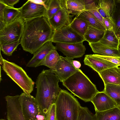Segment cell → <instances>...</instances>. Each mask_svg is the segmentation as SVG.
Wrapping results in <instances>:
<instances>
[{"label":"cell","mask_w":120,"mask_h":120,"mask_svg":"<svg viewBox=\"0 0 120 120\" xmlns=\"http://www.w3.org/2000/svg\"><path fill=\"white\" fill-rule=\"evenodd\" d=\"M53 32L44 16L25 21L20 44L24 51L34 54L46 42L51 40Z\"/></svg>","instance_id":"obj_1"},{"label":"cell","mask_w":120,"mask_h":120,"mask_svg":"<svg viewBox=\"0 0 120 120\" xmlns=\"http://www.w3.org/2000/svg\"><path fill=\"white\" fill-rule=\"evenodd\" d=\"M59 80L50 69H43L37 78L36 82L37 92L35 98L44 114L56 102L61 89L58 84Z\"/></svg>","instance_id":"obj_2"},{"label":"cell","mask_w":120,"mask_h":120,"mask_svg":"<svg viewBox=\"0 0 120 120\" xmlns=\"http://www.w3.org/2000/svg\"><path fill=\"white\" fill-rule=\"evenodd\" d=\"M62 83L75 96L85 102L90 101L99 92L95 85L79 69Z\"/></svg>","instance_id":"obj_3"},{"label":"cell","mask_w":120,"mask_h":120,"mask_svg":"<svg viewBox=\"0 0 120 120\" xmlns=\"http://www.w3.org/2000/svg\"><path fill=\"white\" fill-rule=\"evenodd\" d=\"M56 120H78L81 106L77 100L61 89L55 103Z\"/></svg>","instance_id":"obj_4"},{"label":"cell","mask_w":120,"mask_h":120,"mask_svg":"<svg viewBox=\"0 0 120 120\" xmlns=\"http://www.w3.org/2000/svg\"><path fill=\"white\" fill-rule=\"evenodd\" d=\"M4 71L23 91L30 94L33 91L34 83L21 67L4 59L0 63Z\"/></svg>","instance_id":"obj_5"},{"label":"cell","mask_w":120,"mask_h":120,"mask_svg":"<svg viewBox=\"0 0 120 120\" xmlns=\"http://www.w3.org/2000/svg\"><path fill=\"white\" fill-rule=\"evenodd\" d=\"M25 21L21 18L0 29V45L19 40L23 31Z\"/></svg>","instance_id":"obj_6"},{"label":"cell","mask_w":120,"mask_h":120,"mask_svg":"<svg viewBox=\"0 0 120 120\" xmlns=\"http://www.w3.org/2000/svg\"><path fill=\"white\" fill-rule=\"evenodd\" d=\"M23 113L26 120H39L44 114L41 111L35 98L24 93L20 95Z\"/></svg>","instance_id":"obj_7"},{"label":"cell","mask_w":120,"mask_h":120,"mask_svg":"<svg viewBox=\"0 0 120 120\" xmlns=\"http://www.w3.org/2000/svg\"><path fill=\"white\" fill-rule=\"evenodd\" d=\"M55 43H76L83 42L85 41L84 37L80 35L70 25L54 30L51 40Z\"/></svg>","instance_id":"obj_8"},{"label":"cell","mask_w":120,"mask_h":120,"mask_svg":"<svg viewBox=\"0 0 120 120\" xmlns=\"http://www.w3.org/2000/svg\"><path fill=\"white\" fill-rule=\"evenodd\" d=\"M7 102L8 120H26L22 109L20 95L7 96L5 98Z\"/></svg>","instance_id":"obj_9"},{"label":"cell","mask_w":120,"mask_h":120,"mask_svg":"<svg viewBox=\"0 0 120 120\" xmlns=\"http://www.w3.org/2000/svg\"><path fill=\"white\" fill-rule=\"evenodd\" d=\"M18 9L20 18L25 22L44 16L47 10L44 6L34 3L29 0Z\"/></svg>","instance_id":"obj_10"},{"label":"cell","mask_w":120,"mask_h":120,"mask_svg":"<svg viewBox=\"0 0 120 120\" xmlns=\"http://www.w3.org/2000/svg\"><path fill=\"white\" fill-rule=\"evenodd\" d=\"M67 57L60 56V59L56 65L53 72L60 81H64L76 72L78 70L73 65L72 60Z\"/></svg>","instance_id":"obj_11"},{"label":"cell","mask_w":120,"mask_h":120,"mask_svg":"<svg viewBox=\"0 0 120 120\" xmlns=\"http://www.w3.org/2000/svg\"><path fill=\"white\" fill-rule=\"evenodd\" d=\"M57 50L71 60L82 57L85 54L86 48L83 42L76 43H57Z\"/></svg>","instance_id":"obj_12"},{"label":"cell","mask_w":120,"mask_h":120,"mask_svg":"<svg viewBox=\"0 0 120 120\" xmlns=\"http://www.w3.org/2000/svg\"><path fill=\"white\" fill-rule=\"evenodd\" d=\"M61 8L51 19L48 20L52 29L56 30L64 26L70 25L74 15H71L64 5L62 0H60Z\"/></svg>","instance_id":"obj_13"},{"label":"cell","mask_w":120,"mask_h":120,"mask_svg":"<svg viewBox=\"0 0 120 120\" xmlns=\"http://www.w3.org/2000/svg\"><path fill=\"white\" fill-rule=\"evenodd\" d=\"M84 64L92 68L98 73L117 65L100 57L98 55L87 54L85 56Z\"/></svg>","instance_id":"obj_14"},{"label":"cell","mask_w":120,"mask_h":120,"mask_svg":"<svg viewBox=\"0 0 120 120\" xmlns=\"http://www.w3.org/2000/svg\"><path fill=\"white\" fill-rule=\"evenodd\" d=\"M90 101L94 105L95 111H103L118 106L116 102L103 91L97 93Z\"/></svg>","instance_id":"obj_15"},{"label":"cell","mask_w":120,"mask_h":120,"mask_svg":"<svg viewBox=\"0 0 120 120\" xmlns=\"http://www.w3.org/2000/svg\"><path fill=\"white\" fill-rule=\"evenodd\" d=\"M51 40L44 44L34 54L32 58L26 65V67H36L39 65L46 56L51 51L56 50V46L52 43Z\"/></svg>","instance_id":"obj_16"},{"label":"cell","mask_w":120,"mask_h":120,"mask_svg":"<svg viewBox=\"0 0 120 120\" xmlns=\"http://www.w3.org/2000/svg\"><path fill=\"white\" fill-rule=\"evenodd\" d=\"M104 85L107 84H120V71L118 67L111 68L98 73Z\"/></svg>","instance_id":"obj_17"},{"label":"cell","mask_w":120,"mask_h":120,"mask_svg":"<svg viewBox=\"0 0 120 120\" xmlns=\"http://www.w3.org/2000/svg\"><path fill=\"white\" fill-rule=\"evenodd\" d=\"M89 44L95 54L102 56L120 57V52L118 49L109 47L99 41L89 43Z\"/></svg>","instance_id":"obj_18"},{"label":"cell","mask_w":120,"mask_h":120,"mask_svg":"<svg viewBox=\"0 0 120 120\" xmlns=\"http://www.w3.org/2000/svg\"><path fill=\"white\" fill-rule=\"evenodd\" d=\"M70 14L78 15L85 10L84 0H62Z\"/></svg>","instance_id":"obj_19"},{"label":"cell","mask_w":120,"mask_h":120,"mask_svg":"<svg viewBox=\"0 0 120 120\" xmlns=\"http://www.w3.org/2000/svg\"><path fill=\"white\" fill-rule=\"evenodd\" d=\"M95 111L96 120H120L119 106L103 111Z\"/></svg>","instance_id":"obj_20"},{"label":"cell","mask_w":120,"mask_h":120,"mask_svg":"<svg viewBox=\"0 0 120 120\" xmlns=\"http://www.w3.org/2000/svg\"><path fill=\"white\" fill-rule=\"evenodd\" d=\"M106 46L118 49L119 39L114 31L106 30L101 39L99 41Z\"/></svg>","instance_id":"obj_21"},{"label":"cell","mask_w":120,"mask_h":120,"mask_svg":"<svg viewBox=\"0 0 120 120\" xmlns=\"http://www.w3.org/2000/svg\"><path fill=\"white\" fill-rule=\"evenodd\" d=\"M105 30L89 25L84 37L89 43L98 42L103 36Z\"/></svg>","instance_id":"obj_22"},{"label":"cell","mask_w":120,"mask_h":120,"mask_svg":"<svg viewBox=\"0 0 120 120\" xmlns=\"http://www.w3.org/2000/svg\"><path fill=\"white\" fill-rule=\"evenodd\" d=\"M20 18V13L18 8L6 6L4 11L3 21L5 25L10 24Z\"/></svg>","instance_id":"obj_23"},{"label":"cell","mask_w":120,"mask_h":120,"mask_svg":"<svg viewBox=\"0 0 120 120\" xmlns=\"http://www.w3.org/2000/svg\"><path fill=\"white\" fill-rule=\"evenodd\" d=\"M116 1L112 0H100L98 1V3L99 7L104 12L108 17L113 18L116 9Z\"/></svg>","instance_id":"obj_24"},{"label":"cell","mask_w":120,"mask_h":120,"mask_svg":"<svg viewBox=\"0 0 120 120\" xmlns=\"http://www.w3.org/2000/svg\"><path fill=\"white\" fill-rule=\"evenodd\" d=\"M116 103L120 105V85L107 84L105 85L104 91Z\"/></svg>","instance_id":"obj_25"},{"label":"cell","mask_w":120,"mask_h":120,"mask_svg":"<svg viewBox=\"0 0 120 120\" xmlns=\"http://www.w3.org/2000/svg\"><path fill=\"white\" fill-rule=\"evenodd\" d=\"M60 59V56L56 50H52L46 56L40 64L39 66H45L53 70Z\"/></svg>","instance_id":"obj_26"},{"label":"cell","mask_w":120,"mask_h":120,"mask_svg":"<svg viewBox=\"0 0 120 120\" xmlns=\"http://www.w3.org/2000/svg\"><path fill=\"white\" fill-rule=\"evenodd\" d=\"M75 17L85 20L88 22L89 25L102 30H106L103 24L88 11L85 10Z\"/></svg>","instance_id":"obj_27"},{"label":"cell","mask_w":120,"mask_h":120,"mask_svg":"<svg viewBox=\"0 0 120 120\" xmlns=\"http://www.w3.org/2000/svg\"><path fill=\"white\" fill-rule=\"evenodd\" d=\"M89 25L88 22L85 20L76 17L73 19L70 25L73 29L84 37Z\"/></svg>","instance_id":"obj_28"},{"label":"cell","mask_w":120,"mask_h":120,"mask_svg":"<svg viewBox=\"0 0 120 120\" xmlns=\"http://www.w3.org/2000/svg\"><path fill=\"white\" fill-rule=\"evenodd\" d=\"M98 1L84 0L85 10L90 12L104 25L103 18L98 11L99 7L98 4Z\"/></svg>","instance_id":"obj_29"},{"label":"cell","mask_w":120,"mask_h":120,"mask_svg":"<svg viewBox=\"0 0 120 120\" xmlns=\"http://www.w3.org/2000/svg\"><path fill=\"white\" fill-rule=\"evenodd\" d=\"M62 7L60 0H49L44 16L48 20L50 19Z\"/></svg>","instance_id":"obj_30"},{"label":"cell","mask_w":120,"mask_h":120,"mask_svg":"<svg viewBox=\"0 0 120 120\" xmlns=\"http://www.w3.org/2000/svg\"><path fill=\"white\" fill-rule=\"evenodd\" d=\"M20 44L19 40L8 44L0 45V50H1L3 53L5 55L10 56L12 55L14 51Z\"/></svg>","instance_id":"obj_31"},{"label":"cell","mask_w":120,"mask_h":120,"mask_svg":"<svg viewBox=\"0 0 120 120\" xmlns=\"http://www.w3.org/2000/svg\"><path fill=\"white\" fill-rule=\"evenodd\" d=\"M96 115L92 113L86 107L81 106L78 120H96Z\"/></svg>","instance_id":"obj_32"},{"label":"cell","mask_w":120,"mask_h":120,"mask_svg":"<svg viewBox=\"0 0 120 120\" xmlns=\"http://www.w3.org/2000/svg\"><path fill=\"white\" fill-rule=\"evenodd\" d=\"M103 21L104 25L106 30L115 32L116 23L113 18L112 17L103 18Z\"/></svg>","instance_id":"obj_33"},{"label":"cell","mask_w":120,"mask_h":120,"mask_svg":"<svg viewBox=\"0 0 120 120\" xmlns=\"http://www.w3.org/2000/svg\"><path fill=\"white\" fill-rule=\"evenodd\" d=\"M46 120H56V107L55 103L52 104L44 114Z\"/></svg>","instance_id":"obj_34"},{"label":"cell","mask_w":120,"mask_h":120,"mask_svg":"<svg viewBox=\"0 0 120 120\" xmlns=\"http://www.w3.org/2000/svg\"><path fill=\"white\" fill-rule=\"evenodd\" d=\"M98 55L101 58L120 66V57Z\"/></svg>","instance_id":"obj_35"},{"label":"cell","mask_w":120,"mask_h":120,"mask_svg":"<svg viewBox=\"0 0 120 120\" xmlns=\"http://www.w3.org/2000/svg\"><path fill=\"white\" fill-rule=\"evenodd\" d=\"M19 0H0V1L4 4L6 6L14 7V5L19 1Z\"/></svg>","instance_id":"obj_36"},{"label":"cell","mask_w":120,"mask_h":120,"mask_svg":"<svg viewBox=\"0 0 120 120\" xmlns=\"http://www.w3.org/2000/svg\"><path fill=\"white\" fill-rule=\"evenodd\" d=\"M31 2L35 4L44 6L47 9L49 0H29Z\"/></svg>","instance_id":"obj_37"},{"label":"cell","mask_w":120,"mask_h":120,"mask_svg":"<svg viewBox=\"0 0 120 120\" xmlns=\"http://www.w3.org/2000/svg\"><path fill=\"white\" fill-rule=\"evenodd\" d=\"M6 6L3 3L0 1V22H3L4 10Z\"/></svg>","instance_id":"obj_38"},{"label":"cell","mask_w":120,"mask_h":120,"mask_svg":"<svg viewBox=\"0 0 120 120\" xmlns=\"http://www.w3.org/2000/svg\"><path fill=\"white\" fill-rule=\"evenodd\" d=\"M115 20L116 23L115 32L116 35L120 30V16L118 17L116 20Z\"/></svg>","instance_id":"obj_39"},{"label":"cell","mask_w":120,"mask_h":120,"mask_svg":"<svg viewBox=\"0 0 120 120\" xmlns=\"http://www.w3.org/2000/svg\"><path fill=\"white\" fill-rule=\"evenodd\" d=\"M73 64L75 67L77 69H79L81 65L80 62L77 60H72Z\"/></svg>","instance_id":"obj_40"},{"label":"cell","mask_w":120,"mask_h":120,"mask_svg":"<svg viewBox=\"0 0 120 120\" xmlns=\"http://www.w3.org/2000/svg\"><path fill=\"white\" fill-rule=\"evenodd\" d=\"M39 120H46L44 114L41 117Z\"/></svg>","instance_id":"obj_41"},{"label":"cell","mask_w":120,"mask_h":120,"mask_svg":"<svg viewBox=\"0 0 120 120\" xmlns=\"http://www.w3.org/2000/svg\"><path fill=\"white\" fill-rule=\"evenodd\" d=\"M116 35L119 39H120V30L119 32Z\"/></svg>","instance_id":"obj_42"},{"label":"cell","mask_w":120,"mask_h":120,"mask_svg":"<svg viewBox=\"0 0 120 120\" xmlns=\"http://www.w3.org/2000/svg\"><path fill=\"white\" fill-rule=\"evenodd\" d=\"M118 49L120 52V43L118 46Z\"/></svg>","instance_id":"obj_43"},{"label":"cell","mask_w":120,"mask_h":120,"mask_svg":"<svg viewBox=\"0 0 120 120\" xmlns=\"http://www.w3.org/2000/svg\"><path fill=\"white\" fill-rule=\"evenodd\" d=\"M116 2H117L120 3V0H117Z\"/></svg>","instance_id":"obj_44"},{"label":"cell","mask_w":120,"mask_h":120,"mask_svg":"<svg viewBox=\"0 0 120 120\" xmlns=\"http://www.w3.org/2000/svg\"><path fill=\"white\" fill-rule=\"evenodd\" d=\"M0 120H6L4 119H0Z\"/></svg>","instance_id":"obj_45"},{"label":"cell","mask_w":120,"mask_h":120,"mask_svg":"<svg viewBox=\"0 0 120 120\" xmlns=\"http://www.w3.org/2000/svg\"><path fill=\"white\" fill-rule=\"evenodd\" d=\"M119 42L120 43V38L119 39Z\"/></svg>","instance_id":"obj_46"},{"label":"cell","mask_w":120,"mask_h":120,"mask_svg":"<svg viewBox=\"0 0 120 120\" xmlns=\"http://www.w3.org/2000/svg\"><path fill=\"white\" fill-rule=\"evenodd\" d=\"M119 69L120 70V67H119Z\"/></svg>","instance_id":"obj_47"},{"label":"cell","mask_w":120,"mask_h":120,"mask_svg":"<svg viewBox=\"0 0 120 120\" xmlns=\"http://www.w3.org/2000/svg\"><path fill=\"white\" fill-rule=\"evenodd\" d=\"M119 106L120 107V106Z\"/></svg>","instance_id":"obj_48"}]
</instances>
